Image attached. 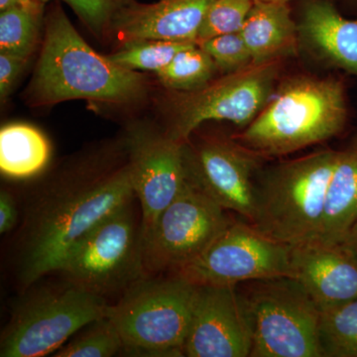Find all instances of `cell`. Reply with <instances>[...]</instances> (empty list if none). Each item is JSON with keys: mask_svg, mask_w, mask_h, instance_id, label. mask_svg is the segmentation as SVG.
I'll use <instances>...</instances> for the list:
<instances>
[{"mask_svg": "<svg viewBox=\"0 0 357 357\" xmlns=\"http://www.w3.org/2000/svg\"><path fill=\"white\" fill-rule=\"evenodd\" d=\"M134 197L128 162L77 169L35 192L15 243L14 268L23 290L58 271L84 234Z\"/></svg>", "mask_w": 357, "mask_h": 357, "instance_id": "cell-1", "label": "cell"}, {"mask_svg": "<svg viewBox=\"0 0 357 357\" xmlns=\"http://www.w3.org/2000/svg\"><path fill=\"white\" fill-rule=\"evenodd\" d=\"M44 23L41 54L26 96L30 105L72 100L128 105L146 95V77L96 53L58 4Z\"/></svg>", "mask_w": 357, "mask_h": 357, "instance_id": "cell-2", "label": "cell"}, {"mask_svg": "<svg viewBox=\"0 0 357 357\" xmlns=\"http://www.w3.org/2000/svg\"><path fill=\"white\" fill-rule=\"evenodd\" d=\"M347 115L342 79L294 77L234 140L260 157L284 156L338 135Z\"/></svg>", "mask_w": 357, "mask_h": 357, "instance_id": "cell-3", "label": "cell"}, {"mask_svg": "<svg viewBox=\"0 0 357 357\" xmlns=\"http://www.w3.org/2000/svg\"><path fill=\"white\" fill-rule=\"evenodd\" d=\"M338 150L291 160L256 180L255 218L265 236L291 246L316 243Z\"/></svg>", "mask_w": 357, "mask_h": 357, "instance_id": "cell-4", "label": "cell"}, {"mask_svg": "<svg viewBox=\"0 0 357 357\" xmlns=\"http://www.w3.org/2000/svg\"><path fill=\"white\" fill-rule=\"evenodd\" d=\"M197 285L180 275L144 278L124 291L107 317L131 356H185Z\"/></svg>", "mask_w": 357, "mask_h": 357, "instance_id": "cell-5", "label": "cell"}, {"mask_svg": "<svg viewBox=\"0 0 357 357\" xmlns=\"http://www.w3.org/2000/svg\"><path fill=\"white\" fill-rule=\"evenodd\" d=\"M68 283L105 298L147 276L144 238L133 201L93 225L70 249L58 269Z\"/></svg>", "mask_w": 357, "mask_h": 357, "instance_id": "cell-6", "label": "cell"}, {"mask_svg": "<svg viewBox=\"0 0 357 357\" xmlns=\"http://www.w3.org/2000/svg\"><path fill=\"white\" fill-rule=\"evenodd\" d=\"M241 291L252 328L251 357H321V311L291 277L246 282Z\"/></svg>", "mask_w": 357, "mask_h": 357, "instance_id": "cell-7", "label": "cell"}, {"mask_svg": "<svg viewBox=\"0 0 357 357\" xmlns=\"http://www.w3.org/2000/svg\"><path fill=\"white\" fill-rule=\"evenodd\" d=\"M109 307L105 298L70 283L65 288L26 291L2 332L0 356L54 354L84 326L107 316Z\"/></svg>", "mask_w": 357, "mask_h": 357, "instance_id": "cell-8", "label": "cell"}, {"mask_svg": "<svg viewBox=\"0 0 357 357\" xmlns=\"http://www.w3.org/2000/svg\"><path fill=\"white\" fill-rule=\"evenodd\" d=\"M281 66L282 59L251 63L197 91H171L165 103V132L184 143L204 122L248 126L271 98Z\"/></svg>", "mask_w": 357, "mask_h": 357, "instance_id": "cell-9", "label": "cell"}, {"mask_svg": "<svg viewBox=\"0 0 357 357\" xmlns=\"http://www.w3.org/2000/svg\"><path fill=\"white\" fill-rule=\"evenodd\" d=\"M231 222L225 208L187 182L143 236L146 274L175 273L198 258Z\"/></svg>", "mask_w": 357, "mask_h": 357, "instance_id": "cell-10", "label": "cell"}, {"mask_svg": "<svg viewBox=\"0 0 357 357\" xmlns=\"http://www.w3.org/2000/svg\"><path fill=\"white\" fill-rule=\"evenodd\" d=\"M291 249L251 225L232 222L198 258L175 274L197 286L291 277Z\"/></svg>", "mask_w": 357, "mask_h": 357, "instance_id": "cell-11", "label": "cell"}, {"mask_svg": "<svg viewBox=\"0 0 357 357\" xmlns=\"http://www.w3.org/2000/svg\"><path fill=\"white\" fill-rule=\"evenodd\" d=\"M183 158L185 180L192 187L252 222L259 155L234 139L211 137L185 141Z\"/></svg>", "mask_w": 357, "mask_h": 357, "instance_id": "cell-12", "label": "cell"}, {"mask_svg": "<svg viewBox=\"0 0 357 357\" xmlns=\"http://www.w3.org/2000/svg\"><path fill=\"white\" fill-rule=\"evenodd\" d=\"M183 144L165 130L141 126L129 129L126 153L134 194L139 199L143 236L187 184Z\"/></svg>", "mask_w": 357, "mask_h": 357, "instance_id": "cell-13", "label": "cell"}, {"mask_svg": "<svg viewBox=\"0 0 357 357\" xmlns=\"http://www.w3.org/2000/svg\"><path fill=\"white\" fill-rule=\"evenodd\" d=\"M252 328L237 285L197 286L185 356L248 357Z\"/></svg>", "mask_w": 357, "mask_h": 357, "instance_id": "cell-14", "label": "cell"}, {"mask_svg": "<svg viewBox=\"0 0 357 357\" xmlns=\"http://www.w3.org/2000/svg\"><path fill=\"white\" fill-rule=\"evenodd\" d=\"M213 0H122L110 22L121 44L135 40L197 43L199 28Z\"/></svg>", "mask_w": 357, "mask_h": 357, "instance_id": "cell-15", "label": "cell"}, {"mask_svg": "<svg viewBox=\"0 0 357 357\" xmlns=\"http://www.w3.org/2000/svg\"><path fill=\"white\" fill-rule=\"evenodd\" d=\"M291 278L299 282L321 312L357 298V259L342 245L292 246Z\"/></svg>", "mask_w": 357, "mask_h": 357, "instance_id": "cell-16", "label": "cell"}, {"mask_svg": "<svg viewBox=\"0 0 357 357\" xmlns=\"http://www.w3.org/2000/svg\"><path fill=\"white\" fill-rule=\"evenodd\" d=\"M298 29L330 64L357 76V20L344 17L330 2L314 0L305 8Z\"/></svg>", "mask_w": 357, "mask_h": 357, "instance_id": "cell-17", "label": "cell"}, {"mask_svg": "<svg viewBox=\"0 0 357 357\" xmlns=\"http://www.w3.org/2000/svg\"><path fill=\"white\" fill-rule=\"evenodd\" d=\"M241 34L253 63L293 55L300 36L288 3L259 0H255Z\"/></svg>", "mask_w": 357, "mask_h": 357, "instance_id": "cell-18", "label": "cell"}, {"mask_svg": "<svg viewBox=\"0 0 357 357\" xmlns=\"http://www.w3.org/2000/svg\"><path fill=\"white\" fill-rule=\"evenodd\" d=\"M356 220L357 136L344 149L338 150L316 243L342 245Z\"/></svg>", "mask_w": 357, "mask_h": 357, "instance_id": "cell-19", "label": "cell"}, {"mask_svg": "<svg viewBox=\"0 0 357 357\" xmlns=\"http://www.w3.org/2000/svg\"><path fill=\"white\" fill-rule=\"evenodd\" d=\"M51 148L38 129L11 123L0 130V170L7 177L28 178L44 170Z\"/></svg>", "mask_w": 357, "mask_h": 357, "instance_id": "cell-20", "label": "cell"}, {"mask_svg": "<svg viewBox=\"0 0 357 357\" xmlns=\"http://www.w3.org/2000/svg\"><path fill=\"white\" fill-rule=\"evenodd\" d=\"M43 2L13 7L0 13V52L29 59L39 41Z\"/></svg>", "mask_w": 357, "mask_h": 357, "instance_id": "cell-21", "label": "cell"}, {"mask_svg": "<svg viewBox=\"0 0 357 357\" xmlns=\"http://www.w3.org/2000/svg\"><path fill=\"white\" fill-rule=\"evenodd\" d=\"M217 70L213 58L195 43L178 52L170 64L157 73V77L169 91L185 93L206 86Z\"/></svg>", "mask_w": 357, "mask_h": 357, "instance_id": "cell-22", "label": "cell"}, {"mask_svg": "<svg viewBox=\"0 0 357 357\" xmlns=\"http://www.w3.org/2000/svg\"><path fill=\"white\" fill-rule=\"evenodd\" d=\"M319 333L323 357H357V298L321 312Z\"/></svg>", "mask_w": 357, "mask_h": 357, "instance_id": "cell-23", "label": "cell"}, {"mask_svg": "<svg viewBox=\"0 0 357 357\" xmlns=\"http://www.w3.org/2000/svg\"><path fill=\"white\" fill-rule=\"evenodd\" d=\"M123 351V342L114 323L105 316L79 331V335L54 352L55 357H110Z\"/></svg>", "mask_w": 357, "mask_h": 357, "instance_id": "cell-24", "label": "cell"}, {"mask_svg": "<svg viewBox=\"0 0 357 357\" xmlns=\"http://www.w3.org/2000/svg\"><path fill=\"white\" fill-rule=\"evenodd\" d=\"M191 42L163 40H135L122 44L119 51L109 56L114 63L131 70L159 73L172 62L175 56Z\"/></svg>", "mask_w": 357, "mask_h": 357, "instance_id": "cell-25", "label": "cell"}, {"mask_svg": "<svg viewBox=\"0 0 357 357\" xmlns=\"http://www.w3.org/2000/svg\"><path fill=\"white\" fill-rule=\"evenodd\" d=\"M255 0H213L199 28L197 44L243 29Z\"/></svg>", "mask_w": 357, "mask_h": 357, "instance_id": "cell-26", "label": "cell"}, {"mask_svg": "<svg viewBox=\"0 0 357 357\" xmlns=\"http://www.w3.org/2000/svg\"><path fill=\"white\" fill-rule=\"evenodd\" d=\"M215 61L218 69L236 72L253 63L241 32L220 35L198 44Z\"/></svg>", "mask_w": 357, "mask_h": 357, "instance_id": "cell-27", "label": "cell"}, {"mask_svg": "<svg viewBox=\"0 0 357 357\" xmlns=\"http://www.w3.org/2000/svg\"><path fill=\"white\" fill-rule=\"evenodd\" d=\"M46 3L51 0H40ZM69 4L93 34L100 36L109 31L112 16L122 0H60Z\"/></svg>", "mask_w": 357, "mask_h": 357, "instance_id": "cell-28", "label": "cell"}, {"mask_svg": "<svg viewBox=\"0 0 357 357\" xmlns=\"http://www.w3.org/2000/svg\"><path fill=\"white\" fill-rule=\"evenodd\" d=\"M27 62V58L0 52V98L2 102L8 98Z\"/></svg>", "mask_w": 357, "mask_h": 357, "instance_id": "cell-29", "label": "cell"}, {"mask_svg": "<svg viewBox=\"0 0 357 357\" xmlns=\"http://www.w3.org/2000/svg\"><path fill=\"white\" fill-rule=\"evenodd\" d=\"M18 222L17 204L10 192H0V234H4L16 227Z\"/></svg>", "mask_w": 357, "mask_h": 357, "instance_id": "cell-30", "label": "cell"}, {"mask_svg": "<svg viewBox=\"0 0 357 357\" xmlns=\"http://www.w3.org/2000/svg\"><path fill=\"white\" fill-rule=\"evenodd\" d=\"M342 248L357 259V220L349 230Z\"/></svg>", "mask_w": 357, "mask_h": 357, "instance_id": "cell-31", "label": "cell"}, {"mask_svg": "<svg viewBox=\"0 0 357 357\" xmlns=\"http://www.w3.org/2000/svg\"><path fill=\"white\" fill-rule=\"evenodd\" d=\"M39 0H0V13L6 11L7 9L13 8V7L29 6Z\"/></svg>", "mask_w": 357, "mask_h": 357, "instance_id": "cell-32", "label": "cell"}, {"mask_svg": "<svg viewBox=\"0 0 357 357\" xmlns=\"http://www.w3.org/2000/svg\"><path fill=\"white\" fill-rule=\"evenodd\" d=\"M259 1L279 2V3H288L289 0H259Z\"/></svg>", "mask_w": 357, "mask_h": 357, "instance_id": "cell-33", "label": "cell"}, {"mask_svg": "<svg viewBox=\"0 0 357 357\" xmlns=\"http://www.w3.org/2000/svg\"><path fill=\"white\" fill-rule=\"evenodd\" d=\"M31 1H32V0H31ZM39 1H40V0H39ZM41 2H42V1H41Z\"/></svg>", "mask_w": 357, "mask_h": 357, "instance_id": "cell-34", "label": "cell"}]
</instances>
